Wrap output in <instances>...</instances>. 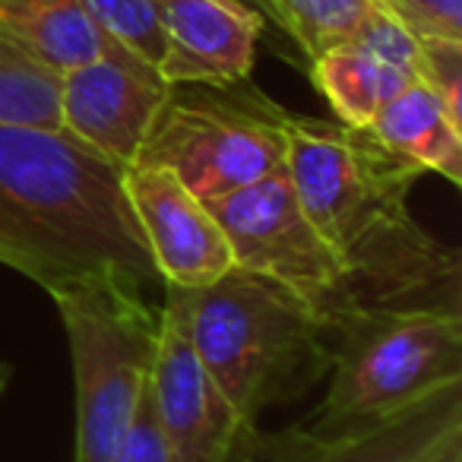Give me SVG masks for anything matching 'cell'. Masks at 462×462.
<instances>
[{
	"label": "cell",
	"mask_w": 462,
	"mask_h": 462,
	"mask_svg": "<svg viewBox=\"0 0 462 462\" xmlns=\"http://www.w3.org/2000/svg\"><path fill=\"white\" fill-rule=\"evenodd\" d=\"M285 134V171L339 260L355 308L462 310L459 251L409 209L421 168L346 124L289 115Z\"/></svg>",
	"instance_id": "cell-1"
},
{
	"label": "cell",
	"mask_w": 462,
	"mask_h": 462,
	"mask_svg": "<svg viewBox=\"0 0 462 462\" xmlns=\"http://www.w3.org/2000/svg\"><path fill=\"white\" fill-rule=\"evenodd\" d=\"M124 171L64 130L0 124V263L48 295L105 273L162 285Z\"/></svg>",
	"instance_id": "cell-2"
},
{
	"label": "cell",
	"mask_w": 462,
	"mask_h": 462,
	"mask_svg": "<svg viewBox=\"0 0 462 462\" xmlns=\"http://www.w3.org/2000/svg\"><path fill=\"white\" fill-rule=\"evenodd\" d=\"M162 304L184 323L218 390L254 424L329 374V327L308 301L266 276L231 266L203 289L165 285Z\"/></svg>",
	"instance_id": "cell-3"
},
{
	"label": "cell",
	"mask_w": 462,
	"mask_h": 462,
	"mask_svg": "<svg viewBox=\"0 0 462 462\" xmlns=\"http://www.w3.org/2000/svg\"><path fill=\"white\" fill-rule=\"evenodd\" d=\"M329 386L310 434H339L462 380V310L355 308L329 323Z\"/></svg>",
	"instance_id": "cell-4"
},
{
	"label": "cell",
	"mask_w": 462,
	"mask_h": 462,
	"mask_svg": "<svg viewBox=\"0 0 462 462\" xmlns=\"http://www.w3.org/2000/svg\"><path fill=\"white\" fill-rule=\"evenodd\" d=\"M51 301L77 380L73 462H108L152 377L162 308L146 301V285L117 273L64 285Z\"/></svg>",
	"instance_id": "cell-5"
},
{
	"label": "cell",
	"mask_w": 462,
	"mask_h": 462,
	"mask_svg": "<svg viewBox=\"0 0 462 462\" xmlns=\"http://www.w3.org/2000/svg\"><path fill=\"white\" fill-rule=\"evenodd\" d=\"M289 111L235 86H168L134 165L168 168L203 203L285 168Z\"/></svg>",
	"instance_id": "cell-6"
},
{
	"label": "cell",
	"mask_w": 462,
	"mask_h": 462,
	"mask_svg": "<svg viewBox=\"0 0 462 462\" xmlns=\"http://www.w3.org/2000/svg\"><path fill=\"white\" fill-rule=\"evenodd\" d=\"M206 206L228 241L235 266L295 291L327 327L355 310L346 273L308 218L285 168Z\"/></svg>",
	"instance_id": "cell-7"
},
{
	"label": "cell",
	"mask_w": 462,
	"mask_h": 462,
	"mask_svg": "<svg viewBox=\"0 0 462 462\" xmlns=\"http://www.w3.org/2000/svg\"><path fill=\"white\" fill-rule=\"evenodd\" d=\"M152 399L171 462H260V430L218 390L184 323L162 304Z\"/></svg>",
	"instance_id": "cell-8"
},
{
	"label": "cell",
	"mask_w": 462,
	"mask_h": 462,
	"mask_svg": "<svg viewBox=\"0 0 462 462\" xmlns=\"http://www.w3.org/2000/svg\"><path fill=\"white\" fill-rule=\"evenodd\" d=\"M462 440V380H449L390 415L339 434H310L301 424L260 434L263 462H437Z\"/></svg>",
	"instance_id": "cell-9"
},
{
	"label": "cell",
	"mask_w": 462,
	"mask_h": 462,
	"mask_svg": "<svg viewBox=\"0 0 462 462\" xmlns=\"http://www.w3.org/2000/svg\"><path fill=\"white\" fill-rule=\"evenodd\" d=\"M168 96V83L121 51L60 77V130L92 152L130 168Z\"/></svg>",
	"instance_id": "cell-10"
},
{
	"label": "cell",
	"mask_w": 462,
	"mask_h": 462,
	"mask_svg": "<svg viewBox=\"0 0 462 462\" xmlns=\"http://www.w3.org/2000/svg\"><path fill=\"white\" fill-rule=\"evenodd\" d=\"M124 193L162 285L203 289L235 266L216 216L178 174L159 165H130L124 171Z\"/></svg>",
	"instance_id": "cell-11"
},
{
	"label": "cell",
	"mask_w": 462,
	"mask_h": 462,
	"mask_svg": "<svg viewBox=\"0 0 462 462\" xmlns=\"http://www.w3.org/2000/svg\"><path fill=\"white\" fill-rule=\"evenodd\" d=\"M168 86H238L251 77L266 16L241 0H159Z\"/></svg>",
	"instance_id": "cell-12"
},
{
	"label": "cell",
	"mask_w": 462,
	"mask_h": 462,
	"mask_svg": "<svg viewBox=\"0 0 462 462\" xmlns=\"http://www.w3.org/2000/svg\"><path fill=\"white\" fill-rule=\"evenodd\" d=\"M0 29L60 77L124 51L83 0H0Z\"/></svg>",
	"instance_id": "cell-13"
},
{
	"label": "cell",
	"mask_w": 462,
	"mask_h": 462,
	"mask_svg": "<svg viewBox=\"0 0 462 462\" xmlns=\"http://www.w3.org/2000/svg\"><path fill=\"white\" fill-rule=\"evenodd\" d=\"M380 146L415 162L421 171H437L453 187L462 184V124L449 117L443 102L421 83H409L390 98L365 127Z\"/></svg>",
	"instance_id": "cell-14"
},
{
	"label": "cell",
	"mask_w": 462,
	"mask_h": 462,
	"mask_svg": "<svg viewBox=\"0 0 462 462\" xmlns=\"http://www.w3.org/2000/svg\"><path fill=\"white\" fill-rule=\"evenodd\" d=\"M310 77L329 108L336 111L339 124L355 130H365L396 92L415 83V77L393 64H383L352 42H342L317 54L310 60Z\"/></svg>",
	"instance_id": "cell-15"
},
{
	"label": "cell",
	"mask_w": 462,
	"mask_h": 462,
	"mask_svg": "<svg viewBox=\"0 0 462 462\" xmlns=\"http://www.w3.org/2000/svg\"><path fill=\"white\" fill-rule=\"evenodd\" d=\"M0 124L60 130V73L0 29Z\"/></svg>",
	"instance_id": "cell-16"
},
{
	"label": "cell",
	"mask_w": 462,
	"mask_h": 462,
	"mask_svg": "<svg viewBox=\"0 0 462 462\" xmlns=\"http://www.w3.org/2000/svg\"><path fill=\"white\" fill-rule=\"evenodd\" d=\"M276 26L298 42L308 60L358 32L377 0H270Z\"/></svg>",
	"instance_id": "cell-17"
},
{
	"label": "cell",
	"mask_w": 462,
	"mask_h": 462,
	"mask_svg": "<svg viewBox=\"0 0 462 462\" xmlns=\"http://www.w3.org/2000/svg\"><path fill=\"white\" fill-rule=\"evenodd\" d=\"M83 4L124 51L159 73V60L165 51L159 0H83Z\"/></svg>",
	"instance_id": "cell-18"
},
{
	"label": "cell",
	"mask_w": 462,
	"mask_h": 462,
	"mask_svg": "<svg viewBox=\"0 0 462 462\" xmlns=\"http://www.w3.org/2000/svg\"><path fill=\"white\" fill-rule=\"evenodd\" d=\"M418 42H462V0H377Z\"/></svg>",
	"instance_id": "cell-19"
},
{
	"label": "cell",
	"mask_w": 462,
	"mask_h": 462,
	"mask_svg": "<svg viewBox=\"0 0 462 462\" xmlns=\"http://www.w3.org/2000/svg\"><path fill=\"white\" fill-rule=\"evenodd\" d=\"M418 79L440 98L449 117L462 124V42H421Z\"/></svg>",
	"instance_id": "cell-20"
},
{
	"label": "cell",
	"mask_w": 462,
	"mask_h": 462,
	"mask_svg": "<svg viewBox=\"0 0 462 462\" xmlns=\"http://www.w3.org/2000/svg\"><path fill=\"white\" fill-rule=\"evenodd\" d=\"M108 462H171V449H168L165 430H162L159 411H155L152 377H149L140 405H136L134 418H130L127 430H124L121 443L115 447Z\"/></svg>",
	"instance_id": "cell-21"
},
{
	"label": "cell",
	"mask_w": 462,
	"mask_h": 462,
	"mask_svg": "<svg viewBox=\"0 0 462 462\" xmlns=\"http://www.w3.org/2000/svg\"><path fill=\"white\" fill-rule=\"evenodd\" d=\"M10 380H14V367L7 365V361L0 358V402H4V396H7V386Z\"/></svg>",
	"instance_id": "cell-22"
},
{
	"label": "cell",
	"mask_w": 462,
	"mask_h": 462,
	"mask_svg": "<svg viewBox=\"0 0 462 462\" xmlns=\"http://www.w3.org/2000/svg\"><path fill=\"white\" fill-rule=\"evenodd\" d=\"M241 4H247V7H254L257 14L266 16V23H276V16H273V4L270 0H241Z\"/></svg>",
	"instance_id": "cell-23"
},
{
	"label": "cell",
	"mask_w": 462,
	"mask_h": 462,
	"mask_svg": "<svg viewBox=\"0 0 462 462\" xmlns=\"http://www.w3.org/2000/svg\"><path fill=\"white\" fill-rule=\"evenodd\" d=\"M437 462H462V440H459V443H453V447H449L447 453H443Z\"/></svg>",
	"instance_id": "cell-24"
}]
</instances>
